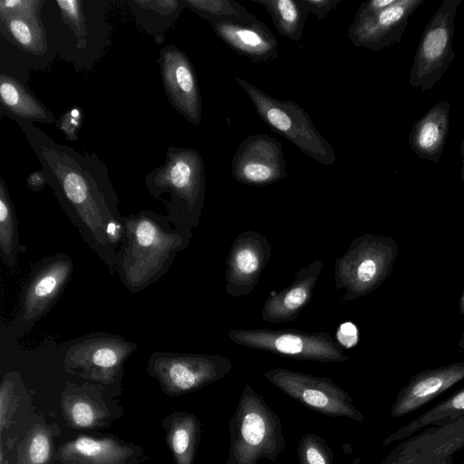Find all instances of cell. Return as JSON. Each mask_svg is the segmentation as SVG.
Returning a JSON list of instances; mask_svg holds the SVG:
<instances>
[{
	"label": "cell",
	"mask_w": 464,
	"mask_h": 464,
	"mask_svg": "<svg viewBox=\"0 0 464 464\" xmlns=\"http://www.w3.org/2000/svg\"><path fill=\"white\" fill-rule=\"evenodd\" d=\"M231 173L237 182L247 186L264 187L282 180L287 173L281 142L266 133L248 136L233 155Z\"/></svg>",
	"instance_id": "14"
},
{
	"label": "cell",
	"mask_w": 464,
	"mask_h": 464,
	"mask_svg": "<svg viewBox=\"0 0 464 464\" xmlns=\"http://www.w3.org/2000/svg\"><path fill=\"white\" fill-rule=\"evenodd\" d=\"M82 123V111L79 108H72L59 120L58 126L70 140H76L78 130Z\"/></svg>",
	"instance_id": "36"
},
{
	"label": "cell",
	"mask_w": 464,
	"mask_h": 464,
	"mask_svg": "<svg viewBox=\"0 0 464 464\" xmlns=\"http://www.w3.org/2000/svg\"><path fill=\"white\" fill-rule=\"evenodd\" d=\"M56 3L63 17L81 42L86 35L82 2L76 0H57Z\"/></svg>",
	"instance_id": "34"
},
{
	"label": "cell",
	"mask_w": 464,
	"mask_h": 464,
	"mask_svg": "<svg viewBox=\"0 0 464 464\" xmlns=\"http://www.w3.org/2000/svg\"><path fill=\"white\" fill-rule=\"evenodd\" d=\"M300 464H332V455L328 447L317 436L305 435L299 443Z\"/></svg>",
	"instance_id": "32"
},
{
	"label": "cell",
	"mask_w": 464,
	"mask_h": 464,
	"mask_svg": "<svg viewBox=\"0 0 464 464\" xmlns=\"http://www.w3.org/2000/svg\"><path fill=\"white\" fill-rule=\"evenodd\" d=\"M160 65L171 104L188 121L198 125L202 117L201 96L189 59L182 50L169 45L160 51Z\"/></svg>",
	"instance_id": "17"
},
{
	"label": "cell",
	"mask_w": 464,
	"mask_h": 464,
	"mask_svg": "<svg viewBox=\"0 0 464 464\" xmlns=\"http://www.w3.org/2000/svg\"><path fill=\"white\" fill-rule=\"evenodd\" d=\"M43 167L47 183L87 246L111 273L124 231V217L103 164L61 145L30 121H18Z\"/></svg>",
	"instance_id": "1"
},
{
	"label": "cell",
	"mask_w": 464,
	"mask_h": 464,
	"mask_svg": "<svg viewBox=\"0 0 464 464\" xmlns=\"http://www.w3.org/2000/svg\"><path fill=\"white\" fill-rule=\"evenodd\" d=\"M229 433L227 464H257L261 459L276 460L285 446L279 418L248 384L230 420Z\"/></svg>",
	"instance_id": "4"
},
{
	"label": "cell",
	"mask_w": 464,
	"mask_h": 464,
	"mask_svg": "<svg viewBox=\"0 0 464 464\" xmlns=\"http://www.w3.org/2000/svg\"><path fill=\"white\" fill-rule=\"evenodd\" d=\"M137 344L121 336L92 333L82 336L68 347L64 370L88 381L109 385L116 382L127 359Z\"/></svg>",
	"instance_id": "10"
},
{
	"label": "cell",
	"mask_w": 464,
	"mask_h": 464,
	"mask_svg": "<svg viewBox=\"0 0 464 464\" xmlns=\"http://www.w3.org/2000/svg\"><path fill=\"white\" fill-rule=\"evenodd\" d=\"M460 154H461V162H462V169H461V179L464 183V139L462 140L460 143Z\"/></svg>",
	"instance_id": "39"
},
{
	"label": "cell",
	"mask_w": 464,
	"mask_h": 464,
	"mask_svg": "<svg viewBox=\"0 0 464 464\" xmlns=\"http://www.w3.org/2000/svg\"><path fill=\"white\" fill-rule=\"evenodd\" d=\"M262 5L271 16L277 32L293 42L303 37L305 19L309 14L299 0H251Z\"/></svg>",
	"instance_id": "27"
},
{
	"label": "cell",
	"mask_w": 464,
	"mask_h": 464,
	"mask_svg": "<svg viewBox=\"0 0 464 464\" xmlns=\"http://www.w3.org/2000/svg\"><path fill=\"white\" fill-rule=\"evenodd\" d=\"M464 415V386L422 414L387 436L383 445L401 441L431 425L453 420Z\"/></svg>",
	"instance_id": "23"
},
{
	"label": "cell",
	"mask_w": 464,
	"mask_h": 464,
	"mask_svg": "<svg viewBox=\"0 0 464 464\" xmlns=\"http://www.w3.org/2000/svg\"><path fill=\"white\" fill-rule=\"evenodd\" d=\"M210 24L217 36L228 47L253 62L270 63L278 58V42L261 21L252 25Z\"/></svg>",
	"instance_id": "20"
},
{
	"label": "cell",
	"mask_w": 464,
	"mask_h": 464,
	"mask_svg": "<svg viewBox=\"0 0 464 464\" xmlns=\"http://www.w3.org/2000/svg\"><path fill=\"white\" fill-rule=\"evenodd\" d=\"M459 309L462 315H464V291L459 298Z\"/></svg>",
	"instance_id": "40"
},
{
	"label": "cell",
	"mask_w": 464,
	"mask_h": 464,
	"mask_svg": "<svg viewBox=\"0 0 464 464\" xmlns=\"http://www.w3.org/2000/svg\"><path fill=\"white\" fill-rule=\"evenodd\" d=\"M459 464H464V460L461 463H459Z\"/></svg>",
	"instance_id": "42"
},
{
	"label": "cell",
	"mask_w": 464,
	"mask_h": 464,
	"mask_svg": "<svg viewBox=\"0 0 464 464\" xmlns=\"http://www.w3.org/2000/svg\"><path fill=\"white\" fill-rule=\"evenodd\" d=\"M235 80L253 102L257 115L271 130L319 163L325 166L334 163V148L301 106L291 101L276 99L238 76H235Z\"/></svg>",
	"instance_id": "6"
},
{
	"label": "cell",
	"mask_w": 464,
	"mask_h": 464,
	"mask_svg": "<svg viewBox=\"0 0 464 464\" xmlns=\"http://www.w3.org/2000/svg\"><path fill=\"white\" fill-rule=\"evenodd\" d=\"M52 447L49 429L42 424H34L18 446V464H46L51 458Z\"/></svg>",
	"instance_id": "30"
},
{
	"label": "cell",
	"mask_w": 464,
	"mask_h": 464,
	"mask_svg": "<svg viewBox=\"0 0 464 464\" xmlns=\"http://www.w3.org/2000/svg\"><path fill=\"white\" fill-rule=\"evenodd\" d=\"M423 0H395L385 9L366 15L355 14L348 39L357 47L381 51L399 44L411 15Z\"/></svg>",
	"instance_id": "15"
},
{
	"label": "cell",
	"mask_w": 464,
	"mask_h": 464,
	"mask_svg": "<svg viewBox=\"0 0 464 464\" xmlns=\"http://www.w3.org/2000/svg\"><path fill=\"white\" fill-rule=\"evenodd\" d=\"M235 343L294 358L322 362H347L343 347L326 332L307 333L295 329H232L227 334Z\"/></svg>",
	"instance_id": "8"
},
{
	"label": "cell",
	"mask_w": 464,
	"mask_h": 464,
	"mask_svg": "<svg viewBox=\"0 0 464 464\" xmlns=\"http://www.w3.org/2000/svg\"><path fill=\"white\" fill-rule=\"evenodd\" d=\"M72 271L73 261L63 253L46 256L35 264L8 326L11 338L17 339L29 333L49 312L66 288Z\"/></svg>",
	"instance_id": "7"
},
{
	"label": "cell",
	"mask_w": 464,
	"mask_h": 464,
	"mask_svg": "<svg viewBox=\"0 0 464 464\" xmlns=\"http://www.w3.org/2000/svg\"><path fill=\"white\" fill-rule=\"evenodd\" d=\"M458 347L461 352H464V332L461 334L460 339L458 342Z\"/></svg>",
	"instance_id": "41"
},
{
	"label": "cell",
	"mask_w": 464,
	"mask_h": 464,
	"mask_svg": "<svg viewBox=\"0 0 464 464\" xmlns=\"http://www.w3.org/2000/svg\"><path fill=\"white\" fill-rule=\"evenodd\" d=\"M265 377L285 394L323 414L364 420L349 394L331 379L286 368L269 370Z\"/></svg>",
	"instance_id": "12"
},
{
	"label": "cell",
	"mask_w": 464,
	"mask_h": 464,
	"mask_svg": "<svg viewBox=\"0 0 464 464\" xmlns=\"http://www.w3.org/2000/svg\"><path fill=\"white\" fill-rule=\"evenodd\" d=\"M42 1L2 0L0 2L1 15L17 16L24 19H36L39 5Z\"/></svg>",
	"instance_id": "35"
},
{
	"label": "cell",
	"mask_w": 464,
	"mask_h": 464,
	"mask_svg": "<svg viewBox=\"0 0 464 464\" xmlns=\"http://www.w3.org/2000/svg\"><path fill=\"white\" fill-rule=\"evenodd\" d=\"M272 246L256 231L246 230L234 240L226 265V292L237 298L249 294L271 258Z\"/></svg>",
	"instance_id": "16"
},
{
	"label": "cell",
	"mask_w": 464,
	"mask_h": 464,
	"mask_svg": "<svg viewBox=\"0 0 464 464\" xmlns=\"http://www.w3.org/2000/svg\"><path fill=\"white\" fill-rule=\"evenodd\" d=\"M461 0H444L421 34L411 68L409 82L421 91L430 90L455 59V19Z\"/></svg>",
	"instance_id": "9"
},
{
	"label": "cell",
	"mask_w": 464,
	"mask_h": 464,
	"mask_svg": "<svg viewBox=\"0 0 464 464\" xmlns=\"http://www.w3.org/2000/svg\"><path fill=\"white\" fill-rule=\"evenodd\" d=\"M61 405L65 420L74 429L100 426L108 415L103 407L72 385L63 391Z\"/></svg>",
	"instance_id": "25"
},
{
	"label": "cell",
	"mask_w": 464,
	"mask_h": 464,
	"mask_svg": "<svg viewBox=\"0 0 464 464\" xmlns=\"http://www.w3.org/2000/svg\"><path fill=\"white\" fill-rule=\"evenodd\" d=\"M308 14H314L319 20L326 18L342 0H299Z\"/></svg>",
	"instance_id": "37"
},
{
	"label": "cell",
	"mask_w": 464,
	"mask_h": 464,
	"mask_svg": "<svg viewBox=\"0 0 464 464\" xmlns=\"http://www.w3.org/2000/svg\"><path fill=\"white\" fill-rule=\"evenodd\" d=\"M132 452L113 439L81 436L63 444L56 457L62 464H125Z\"/></svg>",
	"instance_id": "22"
},
{
	"label": "cell",
	"mask_w": 464,
	"mask_h": 464,
	"mask_svg": "<svg viewBox=\"0 0 464 464\" xmlns=\"http://www.w3.org/2000/svg\"><path fill=\"white\" fill-rule=\"evenodd\" d=\"M450 103L441 100L411 127L409 144L421 159L439 162L450 130Z\"/></svg>",
	"instance_id": "21"
},
{
	"label": "cell",
	"mask_w": 464,
	"mask_h": 464,
	"mask_svg": "<svg viewBox=\"0 0 464 464\" xmlns=\"http://www.w3.org/2000/svg\"><path fill=\"white\" fill-rule=\"evenodd\" d=\"M184 4L210 23L252 25L260 21L234 0H185Z\"/></svg>",
	"instance_id": "28"
},
{
	"label": "cell",
	"mask_w": 464,
	"mask_h": 464,
	"mask_svg": "<svg viewBox=\"0 0 464 464\" xmlns=\"http://www.w3.org/2000/svg\"><path fill=\"white\" fill-rule=\"evenodd\" d=\"M10 35L24 49L40 53L45 49V38L42 26L36 19L1 15Z\"/></svg>",
	"instance_id": "31"
},
{
	"label": "cell",
	"mask_w": 464,
	"mask_h": 464,
	"mask_svg": "<svg viewBox=\"0 0 464 464\" xmlns=\"http://www.w3.org/2000/svg\"><path fill=\"white\" fill-rule=\"evenodd\" d=\"M18 374L8 372L5 375L0 388V431L7 426L16 402L15 387Z\"/></svg>",
	"instance_id": "33"
},
{
	"label": "cell",
	"mask_w": 464,
	"mask_h": 464,
	"mask_svg": "<svg viewBox=\"0 0 464 464\" xmlns=\"http://www.w3.org/2000/svg\"><path fill=\"white\" fill-rule=\"evenodd\" d=\"M399 254L393 238L364 234L355 237L334 264V283L342 301H353L377 289L391 275Z\"/></svg>",
	"instance_id": "5"
},
{
	"label": "cell",
	"mask_w": 464,
	"mask_h": 464,
	"mask_svg": "<svg viewBox=\"0 0 464 464\" xmlns=\"http://www.w3.org/2000/svg\"><path fill=\"white\" fill-rule=\"evenodd\" d=\"M25 247L19 244L18 224L15 211L8 189L1 179L0 182V256L4 264L14 270L19 253Z\"/></svg>",
	"instance_id": "26"
},
{
	"label": "cell",
	"mask_w": 464,
	"mask_h": 464,
	"mask_svg": "<svg viewBox=\"0 0 464 464\" xmlns=\"http://www.w3.org/2000/svg\"><path fill=\"white\" fill-rule=\"evenodd\" d=\"M2 104L13 115L24 120L54 122L53 115L19 82L2 73L0 76Z\"/></svg>",
	"instance_id": "24"
},
{
	"label": "cell",
	"mask_w": 464,
	"mask_h": 464,
	"mask_svg": "<svg viewBox=\"0 0 464 464\" xmlns=\"http://www.w3.org/2000/svg\"><path fill=\"white\" fill-rule=\"evenodd\" d=\"M464 380V362L425 369L398 392L390 415L400 418L417 411Z\"/></svg>",
	"instance_id": "18"
},
{
	"label": "cell",
	"mask_w": 464,
	"mask_h": 464,
	"mask_svg": "<svg viewBox=\"0 0 464 464\" xmlns=\"http://www.w3.org/2000/svg\"><path fill=\"white\" fill-rule=\"evenodd\" d=\"M48 184L43 171H34L27 177L28 188L34 191H39Z\"/></svg>",
	"instance_id": "38"
},
{
	"label": "cell",
	"mask_w": 464,
	"mask_h": 464,
	"mask_svg": "<svg viewBox=\"0 0 464 464\" xmlns=\"http://www.w3.org/2000/svg\"><path fill=\"white\" fill-rule=\"evenodd\" d=\"M145 184L177 228L198 227L206 196L205 165L198 151L169 149L165 162L147 175Z\"/></svg>",
	"instance_id": "3"
},
{
	"label": "cell",
	"mask_w": 464,
	"mask_h": 464,
	"mask_svg": "<svg viewBox=\"0 0 464 464\" xmlns=\"http://www.w3.org/2000/svg\"><path fill=\"white\" fill-rule=\"evenodd\" d=\"M198 433V422L193 415L183 413L172 419L168 443L176 464H193Z\"/></svg>",
	"instance_id": "29"
},
{
	"label": "cell",
	"mask_w": 464,
	"mask_h": 464,
	"mask_svg": "<svg viewBox=\"0 0 464 464\" xmlns=\"http://www.w3.org/2000/svg\"><path fill=\"white\" fill-rule=\"evenodd\" d=\"M231 368V361L220 355L155 352L150 356L147 372L166 393L179 395L223 378Z\"/></svg>",
	"instance_id": "11"
},
{
	"label": "cell",
	"mask_w": 464,
	"mask_h": 464,
	"mask_svg": "<svg viewBox=\"0 0 464 464\" xmlns=\"http://www.w3.org/2000/svg\"><path fill=\"white\" fill-rule=\"evenodd\" d=\"M192 236L191 230L177 228L165 214L142 210L124 217L114 272L130 293H140L169 271Z\"/></svg>",
	"instance_id": "2"
},
{
	"label": "cell",
	"mask_w": 464,
	"mask_h": 464,
	"mask_svg": "<svg viewBox=\"0 0 464 464\" xmlns=\"http://www.w3.org/2000/svg\"><path fill=\"white\" fill-rule=\"evenodd\" d=\"M324 268L320 259L300 268L294 281L266 299L261 316L266 322L286 323L295 320L310 302L318 277Z\"/></svg>",
	"instance_id": "19"
},
{
	"label": "cell",
	"mask_w": 464,
	"mask_h": 464,
	"mask_svg": "<svg viewBox=\"0 0 464 464\" xmlns=\"http://www.w3.org/2000/svg\"><path fill=\"white\" fill-rule=\"evenodd\" d=\"M463 450L464 415L401 440L381 464H454V455Z\"/></svg>",
	"instance_id": "13"
}]
</instances>
